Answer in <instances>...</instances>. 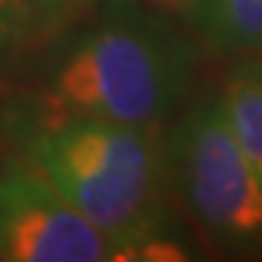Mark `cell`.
<instances>
[{"label": "cell", "instance_id": "52a82bcc", "mask_svg": "<svg viewBox=\"0 0 262 262\" xmlns=\"http://www.w3.org/2000/svg\"><path fill=\"white\" fill-rule=\"evenodd\" d=\"M19 6L30 30V40L40 43L67 30L94 6V0H19Z\"/></svg>", "mask_w": 262, "mask_h": 262}, {"label": "cell", "instance_id": "5b68a950", "mask_svg": "<svg viewBox=\"0 0 262 262\" xmlns=\"http://www.w3.org/2000/svg\"><path fill=\"white\" fill-rule=\"evenodd\" d=\"M182 19L217 56L262 54V0H193Z\"/></svg>", "mask_w": 262, "mask_h": 262}, {"label": "cell", "instance_id": "8992f818", "mask_svg": "<svg viewBox=\"0 0 262 262\" xmlns=\"http://www.w3.org/2000/svg\"><path fill=\"white\" fill-rule=\"evenodd\" d=\"M220 102L238 147L262 185V59H244L233 67Z\"/></svg>", "mask_w": 262, "mask_h": 262}, {"label": "cell", "instance_id": "9c48e42d", "mask_svg": "<svg viewBox=\"0 0 262 262\" xmlns=\"http://www.w3.org/2000/svg\"><path fill=\"white\" fill-rule=\"evenodd\" d=\"M150 3H156L158 8L169 11L174 16H185L190 11V6H193V0H150Z\"/></svg>", "mask_w": 262, "mask_h": 262}, {"label": "cell", "instance_id": "3957f363", "mask_svg": "<svg viewBox=\"0 0 262 262\" xmlns=\"http://www.w3.org/2000/svg\"><path fill=\"white\" fill-rule=\"evenodd\" d=\"M169 195L214 246L262 249V185L222 110L204 97L163 131Z\"/></svg>", "mask_w": 262, "mask_h": 262}, {"label": "cell", "instance_id": "ba28073f", "mask_svg": "<svg viewBox=\"0 0 262 262\" xmlns=\"http://www.w3.org/2000/svg\"><path fill=\"white\" fill-rule=\"evenodd\" d=\"M32 46L19 0H0V75Z\"/></svg>", "mask_w": 262, "mask_h": 262}, {"label": "cell", "instance_id": "7a4b0ae2", "mask_svg": "<svg viewBox=\"0 0 262 262\" xmlns=\"http://www.w3.org/2000/svg\"><path fill=\"white\" fill-rule=\"evenodd\" d=\"M25 158L89 222L118 244L123 257L171 252L166 241L163 131L83 115L43 118Z\"/></svg>", "mask_w": 262, "mask_h": 262}, {"label": "cell", "instance_id": "6da1fadb", "mask_svg": "<svg viewBox=\"0 0 262 262\" xmlns=\"http://www.w3.org/2000/svg\"><path fill=\"white\" fill-rule=\"evenodd\" d=\"M150 0H107L46 86V115L161 128L185 107L201 43Z\"/></svg>", "mask_w": 262, "mask_h": 262}, {"label": "cell", "instance_id": "277c9868", "mask_svg": "<svg viewBox=\"0 0 262 262\" xmlns=\"http://www.w3.org/2000/svg\"><path fill=\"white\" fill-rule=\"evenodd\" d=\"M0 259L104 262L123 254L25 158L0 171Z\"/></svg>", "mask_w": 262, "mask_h": 262}]
</instances>
